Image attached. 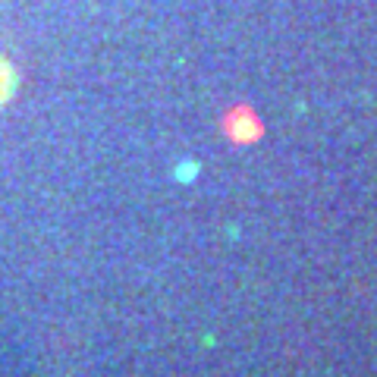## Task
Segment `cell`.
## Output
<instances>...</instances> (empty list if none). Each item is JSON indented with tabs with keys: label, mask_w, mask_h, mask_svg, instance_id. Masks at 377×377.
<instances>
[{
	"label": "cell",
	"mask_w": 377,
	"mask_h": 377,
	"mask_svg": "<svg viewBox=\"0 0 377 377\" xmlns=\"http://www.w3.org/2000/svg\"><path fill=\"white\" fill-rule=\"evenodd\" d=\"M10 91H13V69H10L7 57L0 54V104L10 98Z\"/></svg>",
	"instance_id": "1"
}]
</instances>
